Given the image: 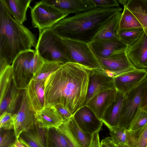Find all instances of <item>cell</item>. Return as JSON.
<instances>
[{
    "label": "cell",
    "mask_w": 147,
    "mask_h": 147,
    "mask_svg": "<svg viewBox=\"0 0 147 147\" xmlns=\"http://www.w3.org/2000/svg\"><path fill=\"white\" fill-rule=\"evenodd\" d=\"M143 28H134L119 30L117 38L127 46L138 38L144 32Z\"/></svg>",
    "instance_id": "obj_32"
},
{
    "label": "cell",
    "mask_w": 147,
    "mask_h": 147,
    "mask_svg": "<svg viewBox=\"0 0 147 147\" xmlns=\"http://www.w3.org/2000/svg\"><path fill=\"white\" fill-rule=\"evenodd\" d=\"M95 7L111 8L119 7V4L116 0H91Z\"/></svg>",
    "instance_id": "obj_38"
},
{
    "label": "cell",
    "mask_w": 147,
    "mask_h": 147,
    "mask_svg": "<svg viewBox=\"0 0 147 147\" xmlns=\"http://www.w3.org/2000/svg\"><path fill=\"white\" fill-rule=\"evenodd\" d=\"M36 53L35 50L30 49L20 53L13 61V79L16 88L26 90L33 76L30 67L31 60Z\"/></svg>",
    "instance_id": "obj_8"
},
{
    "label": "cell",
    "mask_w": 147,
    "mask_h": 147,
    "mask_svg": "<svg viewBox=\"0 0 147 147\" xmlns=\"http://www.w3.org/2000/svg\"><path fill=\"white\" fill-rule=\"evenodd\" d=\"M147 123V112L140 108L131 122L127 130L133 131L144 126Z\"/></svg>",
    "instance_id": "obj_35"
},
{
    "label": "cell",
    "mask_w": 147,
    "mask_h": 147,
    "mask_svg": "<svg viewBox=\"0 0 147 147\" xmlns=\"http://www.w3.org/2000/svg\"><path fill=\"white\" fill-rule=\"evenodd\" d=\"M32 0H3L9 12L18 22L23 24L27 20L26 12Z\"/></svg>",
    "instance_id": "obj_23"
},
{
    "label": "cell",
    "mask_w": 147,
    "mask_h": 147,
    "mask_svg": "<svg viewBox=\"0 0 147 147\" xmlns=\"http://www.w3.org/2000/svg\"><path fill=\"white\" fill-rule=\"evenodd\" d=\"M147 77V70L136 68L114 77L117 90L124 95L136 87Z\"/></svg>",
    "instance_id": "obj_13"
},
{
    "label": "cell",
    "mask_w": 147,
    "mask_h": 147,
    "mask_svg": "<svg viewBox=\"0 0 147 147\" xmlns=\"http://www.w3.org/2000/svg\"><path fill=\"white\" fill-rule=\"evenodd\" d=\"M124 6L140 22L147 36V0H128Z\"/></svg>",
    "instance_id": "obj_24"
},
{
    "label": "cell",
    "mask_w": 147,
    "mask_h": 147,
    "mask_svg": "<svg viewBox=\"0 0 147 147\" xmlns=\"http://www.w3.org/2000/svg\"><path fill=\"white\" fill-rule=\"evenodd\" d=\"M18 140L14 129L5 130L0 128V147H11Z\"/></svg>",
    "instance_id": "obj_33"
},
{
    "label": "cell",
    "mask_w": 147,
    "mask_h": 147,
    "mask_svg": "<svg viewBox=\"0 0 147 147\" xmlns=\"http://www.w3.org/2000/svg\"><path fill=\"white\" fill-rule=\"evenodd\" d=\"M123 7V10L121 13L120 20L118 30L123 29L143 28L142 25L134 16L125 6Z\"/></svg>",
    "instance_id": "obj_29"
},
{
    "label": "cell",
    "mask_w": 147,
    "mask_h": 147,
    "mask_svg": "<svg viewBox=\"0 0 147 147\" xmlns=\"http://www.w3.org/2000/svg\"><path fill=\"white\" fill-rule=\"evenodd\" d=\"M113 142L115 145L126 144V129L119 126L113 127L109 129Z\"/></svg>",
    "instance_id": "obj_34"
},
{
    "label": "cell",
    "mask_w": 147,
    "mask_h": 147,
    "mask_svg": "<svg viewBox=\"0 0 147 147\" xmlns=\"http://www.w3.org/2000/svg\"><path fill=\"white\" fill-rule=\"evenodd\" d=\"M45 80L36 81L32 79L26 90L30 108L35 113L44 107Z\"/></svg>",
    "instance_id": "obj_19"
},
{
    "label": "cell",
    "mask_w": 147,
    "mask_h": 147,
    "mask_svg": "<svg viewBox=\"0 0 147 147\" xmlns=\"http://www.w3.org/2000/svg\"><path fill=\"white\" fill-rule=\"evenodd\" d=\"M117 92L116 89L102 92L92 98L86 106L93 111L100 120H102L105 111L115 100Z\"/></svg>",
    "instance_id": "obj_17"
},
{
    "label": "cell",
    "mask_w": 147,
    "mask_h": 147,
    "mask_svg": "<svg viewBox=\"0 0 147 147\" xmlns=\"http://www.w3.org/2000/svg\"><path fill=\"white\" fill-rule=\"evenodd\" d=\"M126 144L128 147H147V123L133 131L126 130Z\"/></svg>",
    "instance_id": "obj_25"
},
{
    "label": "cell",
    "mask_w": 147,
    "mask_h": 147,
    "mask_svg": "<svg viewBox=\"0 0 147 147\" xmlns=\"http://www.w3.org/2000/svg\"><path fill=\"white\" fill-rule=\"evenodd\" d=\"M35 50L44 61L64 63L74 62L70 57L62 38L51 28L39 33Z\"/></svg>",
    "instance_id": "obj_4"
},
{
    "label": "cell",
    "mask_w": 147,
    "mask_h": 147,
    "mask_svg": "<svg viewBox=\"0 0 147 147\" xmlns=\"http://www.w3.org/2000/svg\"><path fill=\"white\" fill-rule=\"evenodd\" d=\"M124 96L118 91L115 100L104 113L102 121L109 129L119 125Z\"/></svg>",
    "instance_id": "obj_21"
},
{
    "label": "cell",
    "mask_w": 147,
    "mask_h": 147,
    "mask_svg": "<svg viewBox=\"0 0 147 147\" xmlns=\"http://www.w3.org/2000/svg\"><path fill=\"white\" fill-rule=\"evenodd\" d=\"M21 102L18 112L13 115L14 130L18 139L22 132L31 128L36 122L35 112L30 108L26 90H23Z\"/></svg>",
    "instance_id": "obj_10"
},
{
    "label": "cell",
    "mask_w": 147,
    "mask_h": 147,
    "mask_svg": "<svg viewBox=\"0 0 147 147\" xmlns=\"http://www.w3.org/2000/svg\"><path fill=\"white\" fill-rule=\"evenodd\" d=\"M13 115L10 113L4 111L0 115V128L5 130L14 129Z\"/></svg>",
    "instance_id": "obj_37"
},
{
    "label": "cell",
    "mask_w": 147,
    "mask_h": 147,
    "mask_svg": "<svg viewBox=\"0 0 147 147\" xmlns=\"http://www.w3.org/2000/svg\"><path fill=\"white\" fill-rule=\"evenodd\" d=\"M73 116L78 126L86 133L92 135L102 129L103 122L86 106L82 107Z\"/></svg>",
    "instance_id": "obj_14"
},
{
    "label": "cell",
    "mask_w": 147,
    "mask_h": 147,
    "mask_svg": "<svg viewBox=\"0 0 147 147\" xmlns=\"http://www.w3.org/2000/svg\"><path fill=\"white\" fill-rule=\"evenodd\" d=\"M100 147H107L103 139L102 140L100 143Z\"/></svg>",
    "instance_id": "obj_46"
},
{
    "label": "cell",
    "mask_w": 147,
    "mask_h": 147,
    "mask_svg": "<svg viewBox=\"0 0 147 147\" xmlns=\"http://www.w3.org/2000/svg\"><path fill=\"white\" fill-rule=\"evenodd\" d=\"M147 87V77L124 95L119 126L127 129L140 108L143 92Z\"/></svg>",
    "instance_id": "obj_6"
},
{
    "label": "cell",
    "mask_w": 147,
    "mask_h": 147,
    "mask_svg": "<svg viewBox=\"0 0 147 147\" xmlns=\"http://www.w3.org/2000/svg\"><path fill=\"white\" fill-rule=\"evenodd\" d=\"M16 147L15 146V145H14L13 146H12V147Z\"/></svg>",
    "instance_id": "obj_48"
},
{
    "label": "cell",
    "mask_w": 147,
    "mask_h": 147,
    "mask_svg": "<svg viewBox=\"0 0 147 147\" xmlns=\"http://www.w3.org/2000/svg\"><path fill=\"white\" fill-rule=\"evenodd\" d=\"M126 53L136 68L147 70V36L144 31L138 38L127 46Z\"/></svg>",
    "instance_id": "obj_12"
},
{
    "label": "cell",
    "mask_w": 147,
    "mask_h": 147,
    "mask_svg": "<svg viewBox=\"0 0 147 147\" xmlns=\"http://www.w3.org/2000/svg\"><path fill=\"white\" fill-rule=\"evenodd\" d=\"M37 43L35 35L13 18L3 0H0V57L10 65L21 53L35 48Z\"/></svg>",
    "instance_id": "obj_3"
},
{
    "label": "cell",
    "mask_w": 147,
    "mask_h": 147,
    "mask_svg": "<svg viewBox=\"0 0 147 147\" xmlns=\"http://www.w3.org/2000/svg\"><path fill=\"white\" fill-rule=\"evenodd\" d=\"M64 63L61 62L44 61L41 68L32 79L36 81L46 80L50 75L59 69Z\"/></svg>",
    "instance_id": "obj_31"
},
{
    "label": "cell",
    "mask_w": 147,
    "mask_h": 147,
    "mask_svg": "<svg viewBox=\"0 0 147 147\" xmlns=\"http://www.w3.org/2000/svg\"><path fill=\"white\" fill-rule=\"evenodd\" d=\"M114 144V145L115 147H128L127 145L126 144H122L119 145Z\"/></svg>",
    "instance_id": "obj_47"
},
{
    "label": "cell",
    "mask_w": 147,
    "mask_h": 147,
    "mask_svg": "<svg viewBox=\"0 0 147 147\" xmlns=\"http://www.w3.org/2000/svg\"><path fill=\"white\" fill-rule=\"evenodd\" d=\"M10 65L5 59L0 57V74L1 73Z\"/></svg>",
    "instance_id": "obj_42"
},
{
    "label": "cell",
    "mask_w": 147,
    "mask_h": 147,
    "mask_svg": "<svg viewBox=\"0 0 147 147\" xmlns=\"http://www.w3.org/2000/svg\"><path fill=\"white\" fill-rule=\"evenodd\" d=\"M117 1L119 3L124 6L126 4L128 0H118Z\"/></svg>",
    "instance_id": "obj_45"
},
{
    "label": "cell",
    "mask_w": 147,
    "mask_h": 147,
    "mask_svg": "<svg viewBox=\"0 0 147 147\" xmlns=\"http://www.w3.org/2000/svg\"><path fill=\"white\" fill-rule=\"evenodd\" d=\"M122 10L119 7H94L67 17L60 20L51 29L62 38L90 44L102 26L112 16Z\"/></svg>",
    "instance_id": "obj_2"
},
{
    "label": "cell",
    "mask_w": 147,
    "mask_h": 147,
    "mask_svg": "<svg viewBox=\"0 0 147 147\" xmlns=\"http://www.w3.org/2000/svg\"><path fill=\"white\" fill-rule=\"evenodd\" d=\"M57 129L64 136L68 147H82L71 133L66 123H63Z\"/></svg>",
    "instance_id": "obj_36"
},
{
    "label": "cell",
    "mask_w": 147,
    "mask_h": 147,
    "mask_svg": "<svg viewBox=\"0 0 147 147\" xmlns=\"http://www.w3.org/2000/svg\"><path fill=\"white\" fill-rule=\"evenodd\" d=\"M103 140L107 147H115L111 137H107Z\"/></svg>",
    "instance_id": "obj_43"
},
{
    "label": "cell",
    "mask_w": 147,
    "mask_h": 147,
    "mask_svg": "<svg viewBox=\"0 0 147 147\" xmlns=\"http://www.w3.org/2000/svg\"><path fill=\"white\" fill-rule=\"evenodd\" d=\"M91 69L68 62L50 75L45 83L44 107L61 104L73 115L85 103Z\"/></svg>",
    "instance_id": "obj_1"
},
{
    "label": "cell",
    "mask_w": 147,
    "mask_h": 147,
    "mask_svg": "<svg viewBox=\"0 0 147 147\" xmlns=\"http://www.w3.org/2000/svg\"><path fill=\"white\" fill-rule=\"evenodd\" d=\"M14 145L16 147H27L24 145L19 141L18 140H17Z\"/></svg>",
    "instance_id": "obj_44"
},
{
    "label": "cell",
    "mask_w": 147,
    "mask_h": 147,
    "mask_svg": "<svg viewBox=\"0 0 147 147\" xmlns=\"http://www.w3.org/2000/svg\"><path fill=\"white\" fill-rule=\"evenodd\" d=\"M66 123L71 133L80 145L82 147H90L92 135L82 131L77 124L73 116Z\"/></svg>",
    "instance_id": "obj_27"
},
{
    "label": "cell",
    "mask_w": 147,
    "mask_h": 147,
    "mask_svg": "<svg viewBox=\"0 0 147 147\" xmlns=\"http://www.w3.org/2000/svg\"><path fill=\"white\" fill-rule=\"evenodd\" d=\"M46 129L40 128L35 122L32 127L20 134L18 140L27 147H48Z\"/></svg>",
    "instance_id": "obj_20"
},
{
    "label": "cell",
    "mask_w": 147,
    "mask_h": 147,
    "mask_svg": "<svg viewBox=\"0 0 147 147\" xmlns=\"http://www.w3.org/2000/svg\"><path fill=\"white\" fill-rule=\"evenodd\" d=\"M55 107L62 116L64 123L68 122L73 115L67 108L60 104L57 105Z\"/></svg>",
    "instance_id": "obj_39"
},
{
    "label": "cell",
    "mask_w": 147,
    "mask_h": 147,
    "mask_svg": "<svg viewBox=\"0 0 147 147\" xmlns=\"http://www.w3.org/2000/svg\"><path fill=\"white\" fill-rule=\"evenodd\" d=\"M36 122L42 128L58 129L64 123L63 118L55 106L44 107L35 113Z\"/></svg>",
    "instance_id": "obj_18"
},
{
    "label": "cell",
    "mask_w": 147,
    "mask_h": 147,
    "mask_svg": "<svg viewBox=\"0 0 147 147\" xmlns=\"http://www.w3.org/2000/svg\"><path fill=\"white\" fill-rule=\"evenodd\" d=\"M21 90L16 87L13 80L11 89L5 98L0 102V114L7 111L12 114L15 109Z\"/></svg>",
    "instance_id": "obj_26"
},
{
    "label": "cell",
    "mask_w": 147,
    "mask_h": 147,
    "mask_svg": "<svg viewBox=\"0 0 147 147\" xmlns=\"http://www.w3.org/2000/svg\"><path fill=\"white\" fill-rule=\"evenodd\" d=\"M116 89L114 77L103 70L91 69L89 75L85 106L93 97L103 91Z\"/></svg>",
    "instance_id": "obj_9"
},
{
    "label": "cell",
    "mask_w": 147,
    "mask_h": 147,
    "mask_svg": "<svg viewBox=\"0 0 147 147\" xmlns=\"http://www.w3.org/2000/svg\"><path fill=\"white\" fill-rule=\"evenodd\" d=\"M46 137L48 147H68L64 136L57 129L47 128Z\"/></svg>",
    "instance_id": "obj_30"
},
{
    "label": "cell",
    "mask_w": 147,
    "mask_h": 147,
    "mask_svg": "<svg viewBox=\"0 0 147 147\" xmlns=\"http://www.w3.org/2000/svg\"><path fill=\"white\" fill-rule=\"evenodd\" d=\"M62 40L75 63L91 69L102 70L89 44L67 39Z\"/></svg>",
    "instance_id": "obj_7"
},
{
    "label": "cell",
    "mask_w": 147,
    "mask_h": 147,
    "mask_svg": "<svg viewBox=\"0 0 147 147\" xmlns=\"http://www.w3.org/2000/svg\"><path fill=\"white\" fill-rule=\"evenodd\" d=\"M140 109L147 112V87L143 94Z\"/></svg>",
    "instance_id": "obj_41"
},
{
    "label": "cell",
    "mask_w": 147,
    "mask_h": 147,
    "mask_svg": "<svg viewBox=\"0 0 147 147\" xmlns=\"http://www.w3.org/2000/svg\"><path fill=\"white\" fill-rule=\"evenodd\" d=\"M13 82V68L9 65L0 74V102L9 92Z\"/></svg>",
    "instance_id": "obj_28"
},
{
    "label": "cell",
    "mask_w": 147,
    "mask_h": 147,
    "mask_svg": "<svg viewBox=\"0 0 147 147\" xmlns=\"http://www.w3.org/2000/svg\"><path fill=\"white\" fill-rule=\"evenodd\" d=\"M121 14V13L119 12L111 17L101 27L93 40L117 38V34Z\"/></svg>",
    "instance_id": "obj_22"
},
{
    "label": "cell",
    "mask_w": 147,
    "mask_h": 147,
    "mask_svg": "<svg viewBox=\"0 0 147 147\" xmlns=\"http://www.w3.org/2000/svg\"><path fill=\"white\" fill-rule=\"evenodd\" d=\"M98 58H105L126 51L127 46L118 38L93 40L89 44Z\"/></svg>",
    "instance_id": "obj_15"
},
{
    "label": "cell",
    "mask_w": 147,
    "mask_h": 147,
    "mask_svg": "<svg viewBox=\"0 0 147 147\" xmlns=\"http://www.w3.org/2000/svg\"><path fill=\"white\" fill-rule=\"evenodd\" d=\"M99 132H96L92 135L90 147H100V142Z\"/></svg>",
    "instance_id": "obj_40"
},
{
    "label": "cell",
    "mask_w": 147,
    "mask_h": 147,
    "mask_svg": "<svg viewBox=\"0 0 147 147\" xmlns=\"http://www.w3.org/2000/svg\"><path fill=\"white\" fill-rule=\"evenodd\" d=\"M45 3L56 8L65 14H77L94 7L91 0H43Z\"/></svg>",
    "instance_id": "obj_16"
},
{
    "label": "cell",
    "mask_w": 147,
    "mask_h": 147,
    "mask_svg": "<svg viewBox=\"0 0 147 147\" xmlns=\"http://www.w3.org/2000/svg\"><path fill=\"white\" fill-rule=\"evenodd\" d=\"M126 51L115 54L107 58H97L102 69L114 77L137 68L128 58Z\"/></svg>",
    "instance_id": "obj_11"
},
{
    "label": "cell",
    "mask_w": 147,
    "mask_h": 147,
    "mask_svg": "<svg viewBox=\"0 0 147 147\" xmlns=\"http://www.w3.org/2000/svg\"><path fill=\"white\" fill-rule=\"evenodd\" d=\"M68 16L42 0L37 2L31 8L32 26L37 28L39 33L46 29L51 28L60 20Z\"/></svg>",
    "instance_id": "obj_5"
}]
</instances>
